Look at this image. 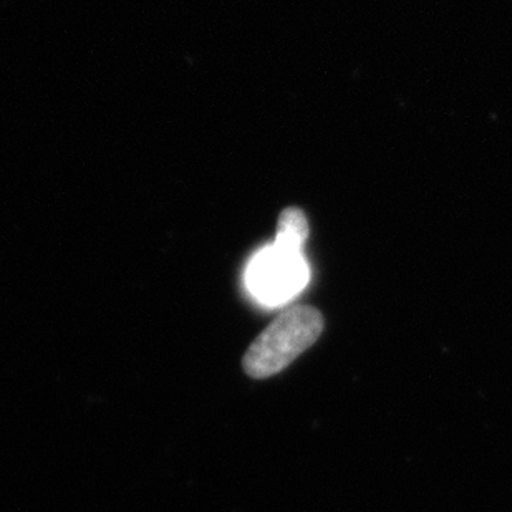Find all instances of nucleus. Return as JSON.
I'll return each instance as SVG.
<instances>
[{"instance_id": "f257e3e1", "label": "nucleus", "mask_w": 512, "mask_h": 512, "mask_svg": "<svg viewBox=\"0 0 512 512\" xmlns=\"http://www.w3.org/2000/svg\"><path fill=\"white\" fill-rule=\"evenodd\" d=\"M324 325V317L315 307H290L249 345L242 358L244 372L256 380L277 375L317 342Z\"/></svg>"}, {"instance_id": "f03ea898", "label": "nucleus", "mask_w": 512, "mask_h": 512, "mask_svg": "<svg viewBox=\"0 0 512 512\" xmlns=\"http://www.w3.org/2000/svg\"><path fill=\"white\" fill-rule=\"evenodd\" d=\"M309 271L300 252L267 247L247 267L246 282L251 294L266 305H281L307 284Z\"/></svg>"}, {"instance_id": "7ed1b4c3", "label": "nucleus", "mask_w": 512, "mask_h": 512, "mask_svg": "<svg viewBox=\"0 0 512 512\" xmlns=\"http://www.w3.org/2000/svg\"><path fill=\"white\" fill-rule=\"evenodd\" d=\"M309 221L299 208H287L277 221L276 246L300 252L309 237Z\"/></svg>"}]
</instances>
